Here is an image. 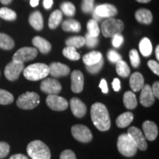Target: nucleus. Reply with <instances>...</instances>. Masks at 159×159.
<instances>
[{
  "instance_id": "nucleus-29",
  "label": "nucleus",
  "mask_w": 159,
  "mask_h": 159,
  "mask_svg": "<svg viewBox=\"0 0 159 159\" xmlns=\"http://www.w3.org/2000/svg\"><path fill=\"white\" fill-rule=\"evenodd\" d=\"M139 49H140L141 53L145 57L150 56L152 53V43L150 39L148 38H144L139 43Z\"/></svg>"
},
{
  "instance_id": "nucleus-7",
  "label": "nucleus",
  "mask_w": 159,
  "mask_h": 159,
  "mask_svg": "<svg viewBox=\"0 0 159 159\" xmlns=\"http://www.w3.org/2000/svg\"><path fill=\"white\" fill-rule=\"evenodd\" d=\"M38 55V50L34 47H22L13 55V61L24 63L35 59Z\"/></svg>"
},
{
  "instance_id": "nucleus-14",
  "label": "nucleus",
  "mask_w": 159,
  "mask_h": 159,
  "mask_svg": "<svg viewBox=\"0 0 159 159\" xmlns=\"http://www.w3.org/2000/svg\"><path fill=\"white\" fill-rule=\"evenodd\" d=\"M94 12L101 18H111L115 16L118 13L116 7L111 4H103L95 8Z\"/></svg>"
},
{
  "instance_id": "nucleus-43",
  "label": "nucleus",
  "mask_w": 159,
  "mask_h": 159,
  "mask_svg": "<svg viewBox=\"0 0 159 159\" xmlns=\"http://www.w3.org/2000/svg\"><path fill=\"white\" fill-rule=\"evenodd\" d=\"M112 39V44L114 47L116 48H118V47H120L121 45L122 44L123 41H124V38L122 35L117 34L115 35L114 36H113Z\"/></svg>"
},
{
  "instance_id": "nucleus-44",
  "label": "nucleus",
  "mask_w": 159,
  "mask_h": 159,
  "mask_svg": "<svg viewBox=\"0 0 159 159\" xmlns=\"http://www.w3.org/2000/svg\"><path fill=\"white\" fill-rule=\"evenodd\" d=\"M60 159H77L75 152L70 150H64L61 152Z\"/></svg>"
},
{
  "instance_id": "nucleus-30",
  "label": "nucleus",
  "mask_w": 159,
  "mask_h": 159,
  "mask_svg": "<svg viewBox=\"0 0 159 159\" xmlns=\"http://www.w3.org/2000/svg\"><path fill=\"white\" fill-rule=\"evenodd\" d=\"M116 72L119 76L123 77H127L130 75V69L129 68L128 65L125 61L120 60L118 62H116Z\"/></svg>"
},
{
  "instance_id": "nucleus-47",
  "label": "nucleus",
  "mask_w": 159,
  "mask_h": 159,
  "mask_svg": "<svg viewBox=\"0 0 159 159\" xmlns=\"http://www.w3.org/2000/svg\"><path fill=\"white\" fill-rule=\"evenodd\" d=\"M99 87L101 89V90L104 94H107L108 92V85H107V83L106 80L104 79L101 80L100 83H99Z\"/></svg>"
},
{
  "instance_id": "nucleus-38",
  "label": "nucleus",
  "mask_w": 159,
  "mask_h": 159,
  "mask_svg": "<svg viewBox=\"0 0 159 159\" xmlns=\"http://www.w3.org/2000/svg\"><path fill=\"white\" fill-rule=\"evenodd\" d=\"M94 0H83L81 8L85 13H90L94 10Z\"/></svg>"
},
{
  "instance_id": "nucleus-41",
  "label": "nucleus",
  "mask_w": 159,
  "mask_h": 159,
  "mask_svg": "<svg viewBox=\"0 0 159 159\" xmlns=\"http://www.w3.org/2000/svg\"><path fill=\"white\" fill-rule=\"evenodd\" d=\"M10 152V145L7 143L0 142V158H4Z\"/></svg>"
},
{
  "instance_id": "nucleus-31",
  "label": "nucleus",
  "mask_w": 159,
  "mask_h": 159,
  "mask_svg": "<svg viewBox=\"0 0 159 159\" xmlns=\"http://www.w3.org/2000/svg\"><path fill=\"white\" fill-rule=\"evenodd\" d=\"M66 44L67 47H71L74 48H80L85 45V38L83 36L71 37L66 40Z\"/></svg>"
},
{
  "instance_id": "nucleus-9",
  "label": "nucleus",
  "mask_w": 159,
  "mask_h": 159,
  "mask_svg": "<svg viewBox=\"0 0 159 159\" xmlns=\"http://www.w3.org/2000/svg\"><path fill=\"white\" fill-rule=\"evenodd\" d=\"M25 69L24 63H20L12 61L6 66L5 69V76L10 81H14L19 78L21 71Z\"/></svg>"
},
{
  "instance_id": "nucleus-33",
  "label": "nucleus",
  "mask_w": 159,
  "mask_h": 159,
  "mask_svg": "<svg viewBox=\"0 0 159 159\" xmlns=\"http://www.w3.org/2000/svg\"><path fill=\"white\" fill-rule=\"evenodd\" d=\"M63 54L66 57L71 61H77L80 58V55L76 51V49L71 47H66L63 49Z\"/></svg>"
},
{
  "instance_id": "nucleus-20",
  "label": "nucleus",
  "mask_w": 159,
  "mask_h": 159,
  "mask_svg": "<svg viewBox=\"0 0 159 159\" xmlns=\"http://www.w3.org/2000/svg\"><path fill=\"white\" fill-rule=\"evenodd\" d=\"M32 42H33V44L35 47H37L39 49V51L41 53H43V54L49 52L52 49L50 43L46 39L40 36H35V38H33Z\"/></svg>"
},
{
  "instance_id": "nucleus-32",
  "label": "nucleus",
  "mask_w": 159,
  "mask_h": 159,
  "mask_svg": "<svg viewBox=\"0 0 159 159\" xmlns=\"http://www.w3.org/2000/svg\"><path fill=\"white\" fill-rule=\"evenodd\" d=\"M87 29H88L89 34L93 37H98L100 33V29H99L98 23L94 19L89 20L87 23Z\"/></svg>"
},
{
  "instance_id": "nucleus-12",
  "label": "nucleus",
  "mask_w": 159,
  "mask_h": 159,
  "mask_svg": "<svg viewBox=\"0 0 159 159\" xmlns=\"http://www.w3.org/2000/svg\"><path fill=\"white\" fill-rule=\"evenodd\" d=\"M61 86L58 80L52 78H47L43 80L41 84V90L43 93L49 94H57L61 92Z\"/></svg>"
},
{
  "instance_id": "nucleus-40",
  "label": "nucleus",
  "mask_w": 159,
  "mask_h": 159,
  "mask_svg": "<svg viewBox=\"0 0 159 159\" xmlns=\"http://www.w3.org/2000/svg\"><path fill=\"white\" fill-rule=\"evenodd\" d=\"M98 42L99 40L97 37L91 36V35H89V33H87V34L85 35V44H86L88 47H91V48L95 47L97 44H98Z\"/></svg>"
},
{
  "instance_id": "nucleus-1",
  "label": "nucleus",
  "mask_w": 159,
  "mask_h": 159,
  "mask_svg": "<svg viewBox=\"0 0 159 159\" xmlns=\"http://www.w3.org/2000/svg\"><path fill=\"white\" fill-rule=\"evenodd\" d=\"M91 120L100 131H106L111 128V119L108 109L105 105L96 102L91 108Z\"/></svg>"
},
{
  "instance_id": "nucleus-39",
  "label": "nucleus",
  "mask_w": 159,
  "mask_h": 159,
  "mask_svg": "<svg viewBox=\"0 0 159 159\" xmlns=\"http://www.w3.org/2000/svg\"><path fill=\"white\" fill-rule=\"evenodd\" d=\"M103 63H104V61L103 59L101 60L99 62L95 64L91 65V66H86V69L89 72L91 73V74H97L99 71L101 70L103 66Z\"/></svg>"
},
{
  "instance_id": "nucleus-55",
  "label": "nucleus",
  "mask_w": 159,
  "mask_h": 159,
  "mask_svg": "<svg viewBox=\"0 0 159 159\" xmlns=\"http://www.w3.org/2000/svg\"><path fill=\"white\" fill-rule=\"evenodd\" d=\"M136 1L140 3H148L149 2H150L151 0H136Z\"/></svg>"
},
{
  "instance_id": "nucleus-53",
  "label": "nucleus",
  "mask_w": 159,
  "mask_h": 159,
  "mask_svg": "<svg viewBox=\"0 0 159 159\" xmlns=\"http://www.w3.org/2000/svg\"><path fill=\"white\" fill-rule=\"evenodd\" d=\"M12 1H13V0H0V2H1L2 4H3V5H9L10 3H11Z\"/></svg>"
},
{
  "instance_id": "nucleus-18",
  "label": "nucleus",
  "mask_w": 159,
  "mask_h": 159,
  "mask_svg": "<svg viewBox=\"0 0 159 159\" xmlns=\"http://www.w3.org/2000/svg\"><path fill=\"white\" fill-rule=\"evenodd\" d=\"M145 137L149 141H154L158 134V127L155 122L151 121H145L142 125Z\"/></svg>"
},
{
  "instance_id": "nucleus-28",
  "label": "nucleus",
  "mask_w": 159,
  "mask_h": 159,
  "mask_svg": "<svg viewBox=\"0 0 159 159\" xmlns=\"http://www.w3.org/2000/svg\"><path fill=\"white\" fill-rule=\"evenodd\" d=\"M14 45V41L11 37L5 33H0V48L5 49V50H9V49H13Z\"/></svg>"
},
{
  "instance_id": "nucleus-35",
  "label": "nucleus",
  "mask_w": 159,
  "mask_h": 159,
  "mask_svg": "<svg viewBox=\"0 0 159 159\" xmlns=\"http://www.w3.org/2000/svg\"><path fill=\"white\" fill-rule=\"evenodd\" d=\"M14 97L11 93L4 89H0V104L9 105L13 102Z\"/></svg>"
},
{
  "instance_id": "nucleus-5",
  "label": "nucleus",
  "mask_w": 159,
  "mask_h": 159,
  "mask_svg": "<svg viewBox=\"0 0 159 159\" xmlns=\"http://www.w3.org/2000/svg\"><path fill=\"white\" fill-rule=\"evenodd\" d=\"M117 148L121 154L126 157H131L136 153L138 148L128 134H121L118 138Z\"/></svg>"
},
{
  "instance_id": "nucleus-23",
  "label": "nucleus",
  "mask_w": 159,
  "mask_h": 159,
  "mask_svg": "<svg viewBox=\"0 0 159 159\" xmlns=\"http://www.w3.org/2000/svg\"><path fill=\"white\" fill-rule=\"evenodd\" d=\"M102 59L101 52L97 51H92L88 54L85 55L83 57V61L86 66H91L97 63Z\"/></svg>"
},
{
  "instance_id": "nucleus-19",
  "label": "nucleus",
  "mask_w": 159,
  "mask_h": 159,
  "mask_svg": "<svg viewBox=\"0 0 159 159\" xmlns=\"http://www.w3.org/2000/svg\"><path fill=\"white\" fill-rule=\"evenodd\" d=\"M144 85V80L142 75L139 72H134L130 76V85L134 91H139L142 90Z\"/></svg>"
},
{
  "instance_id": "nucleus-49",
  "label": "nucleus",
  "mask_w": 159,
  "mask_h": 159,
  "mask_svg": "<svg viewBox=\"0 0 159 159\" xmlns=\"http://www.w3.org/2000/svg\"><path fill=\"white\" fill-rule=\"evenodd\" d=\"M43 4L46 9H50L53 5V0H43Z\"/></svg>"
},
{
  "instance_id": "nucleus-45",
  "label": "nucleus",
  "mask_w": 159,
  "mask_h": 159,
  "mask_svg": "<svg viewBox=\"0 0 159 159\" xmlns=\"http://www.w3.org/2000/svg\"><path fill=\"white\" fill-rule=\"evenodd\" d=\"M148 65L149 68L152 71V72L157 75H159V64L158 62L152 61V60H150V61H148Z\"/></svg>"
},
{
  "instance_id": "nucleus-6",
  "label": "nucleus",
  "mask_w": 159,
  "mask_h": 159,
  "mask_svg": "<svg viewBox=\"0 0 159 159\" xmlns=\"http://www.w3.org/2000/svg\"><path fill=\"white\" fill-rule=\"evenodd\" d=\"M40 102V97L35 92H25L20 95L16 101V105L23 110H31L35 108Z\"/></svg>"
},
{
  "instance_id": "nucleus-37",
  "label": "nucleus",
  "mask_w": 159,
  "mask_h": 159,
  "mask_svg": "<svg viewBox=\"0 0 159 159\" xmlns=\"http://www.w3.org/2000/svg\"><path fill=\"white\" fill-rule=\"evenodd\" d=\"M129 56H130V63L134 68H137L140 64V57H139L138 52L136 49H132L130 51L129 53Z\"/></svg>"
},
{
  "instance_id": "nucleus-3",
  "label": "nucleus",
  "mask_w": 159,
  "mask_h": 159,
  "mask_svg": "<svg viewBox=\"0 0 159 159\" xmlns=\"http://www.w3.org/2000/svg\"><path fill=\"white\" fill-rule=\"evenodd\" d=\"M27 152L32 159H50L51 153L48 147L41 141L35 140L27 145Z\"/></svg>"
},
{
  "instance_id": "nucleus-51",
  "label": "nucleus",
  "mask_w": 159,
  "mask_h": 159,
  "mask_svg": "<svg viewBox=\"0 0 159 159\" xmlns=\"http://www.w3.org/2000/svg\"><path fill=\"white\" fill-rule=\"evenodd\" d=\"M30 5L32 7H35L39 5V0H30Z\"/></svg>"
},
{
  "instance_id": "nucleus-48",
  "label": "nucleus",
  "mask_w": 159,
  "mask_h": 159,
  "mask_svg": "<svg viewBox=\"0 0 159 159\" xmlns=\"http://www.w3.org/2000/svg\"><path fill=\"white\" fill-rule=\"evenodd\" d=\"M112 85H113V89L115 91H119L120 90L121 88V85H120V81L118 78H115L114 80L112 83Z\"/></svg>"
},
{
  "instance_id": "nucleus-13",
  "label": "nucleus",
  "mask_w": 159,
  "mask_h": 159,
  "mask_svg": "<svg viewBox=\"0 0 159 159\" xmlns=\"http://www.w3.org/2000/svg\"><path fill=\"white\" fill-rule=\"evenodd\" d=\"M71 91L74 93H80L84 85V77L79 70H75L71 73Z\"/></svg>"
},
{
  "instance_id": "nucleus-22",
  "label": "nucleus",
  "mask_w": 159,
  "mask_h": 159,
  "mask_svg": "<svg viewBox=\"0 0 159 159\" xmlns=\"http://www.w3.org/2000/svg\"><path fill=\"white\" fill-rule=\"evenodd\" d=\"M136 19L139 22L146 24H150L152 22V13L147 9H140L136 11V14H135Z\"/></svg>"
},
{
  "instance_id": "nucleus-10",
  "label": "nucleus",
  "mask_w": 159,
  "mask_h": 159,
  "mask_svg": "<svg viewBox=\"0 0 159 159\" xmlns=\"http://www.w3.org/2000/svg\"><path fill=\"white\" fill-rule=\"evenodd\" d=\"M46 102L49 108L54 111H64L68 108V101L57 94H49L47 97Z\"/></svg>"
},
{
  "instance_id": "nucleus-26",
  "label": "nucleus",
  "mask_w": 159,
  "mask_h": 159,
  "mask_svg": "<svg viewBox=\"0 0 159 159\" xmlns=\"http://www.w3.org/2000/svg\"><path fill=\"white\" fill-rule=\"evenodd\" d=\"M62 28L66 32H75L78 33L81 30V25L80 22L75 19L66 20L62 24Z\"/></svg>"
},
{
  "instance_id": "nucleus-27",
  "label": "nucleus",
  "mask_w": 159,
  "mask_h": 159,
  "mask_svg": "<svg viewBox=\"0 0 159 159\" xmlns=\"http://www.w3.org/2000/svg\"><path fill=\"white\" fill-rule=\"evenodd\" d=\"M125 106L128 109H134L137 106V99L132 91H127L123 97Z\"/></svg>"
},
{
  "instance_id": "nucleus-11",
  "label": "nucleus",
  "mask_w": 159,
  "mask_h": 159,
  "mask_svg": "<svg viewBox=\"0 0 159 159\" xmlns=\"http://www.w3.org/2000/svg\"><path fill=\"white\" fill-rule=\"evenodd\" d=\"M128 134L136 144L137 148L142 151L147 150L148 144H147L146 139H145L144 135L143 134L142 130L136 127H131L128 129Z\"/></svg>"
},
{
  "instance_id": "nucleus-21",
  "label": "nucleus",
  "mask_w": 159,
  "mask_h": 159,
  "mask_svg": "<svg viewBox=\"0 0 159 159\" xmlns=\"http://www.w3.org/2000/svg\"><path fill=\"white\" fill-rule=\"evenodd\" d=\"M29 22L35 30H41L43 27L42 14L39 11H34L30 16Z\"/></svg>"
},
{
  "instance_id": "nucleus-54",
  "label": "nucleus",
  "mask_w": 159,
  "mask_h": 159,
  "mask_svg": "<svg viewBox=\"0 0 159 159\" xmlns=\"http://www.w3.org/2000/svg\"><path fill=\"white\" fill-rule=\"evenodd\" d=\"M159 46H157L156 49V56L157 57V59L159 60Z\"/></svg>"
},
{
  "instance_id": "nucleus-25",
  "label": "nucleus",
  "mask_w": 159,
  "mask_h": 159,
  "mask_svg": "<svg viewBox=\"0 0 159 159\" xmlns=\"http://www.w3.org/2000/svg\"><path fill=\"white\" fill-rule=\"evenodd\" d=\"M62 12L59 11V10H56V11H53L49 18L48 26L49 28L53 30L58 27V25L61 24V21H62Z\"/></svg>"
},
{
  "instance_id": "nucleus-52",
  "label": "nucleus",
  "mask_w": 159,
  "mask_h": 159,
  "mask_svg": "<svg viewBox=\"0 0 159 159\" xmlns=\"http://www.w3.org/2000/svg\"><path fill=\"white\" fill-rule=\"evenodd\" d=\"M93 17H94V19L95 20V21H99V20H100L101 19H102V18H101V17H99V16L97 15L96 13H95L94 11V12H93Z\"/></svg>"
},
{
  "instance_id": "nucleus-4",
  "label": "nucleus",
  "mask_w": 159,
  "mask_h": 159,
  "mask_svg": "<svg viewBox=\"0 0 159 159\" xmlns=\"http://www.w3.org/2000/svg\"><path fill=\"white\" fill-rule=\"evenodd\" d=\"M124 30V24L121 20L114 18L105 19L101 25V31L105 38H111L120 34Z\"/></svg>"
},
{
  "instance_id": "nucleus-36",
  "label": "nucleus",
  "mask_w": 159,
  "mask_h": 159,
  "mask_svg": "<svg viewBox=\"0 0 159 159\" xmlns=\"http://www.w3.org/2000/svg\"><path fill=\"white\" fill-rule=\"evenodd\" d=\"M61 12L67 16H73L75 14V7L72 3L69 2H65L61 4Z\"/></svg>"
},
{
  "instance_id": "nucleus-17",
  "label": "nucleus",
  "mask_w": 159,
  "mask_h": 159,
  "mask_svg": "<svg viewBox=\"0 0 159 159\" xmlns=\"http://www.w3.org/2000/svg\"><path fill=\"white\" fill-rule=\"evenodd\" d=\"M49 69V74L55 77L66 76L70 72V69L68 66L61 63H52Z\"/></svg>"
},
{
  "instance_id": "nucleus-50",
  "label": "nucleus",
  "mask_w": 159,
  "mask_h": 159,
  "mask_svg": "<svg viewBox=\"0 0 159 159\" xmlns=\"http://www.w3.org/2000/svg\"><path fill=\"white\" fill-rule=\"evenodd\" d=\"M9 159H28L27 156L22 154H16L12 156Z\"/></svg>"
},
{
  "instance_id": "nucleus-46",
  "label": "nucleus",
  "mask_w": 159,
  "mask_h": 159,
  "mask_svg": "<svg viewBox=\"0 0 159 159\" xmlns=\"http://www.w3.org/2000/svg\"><path fill=\"white\" fill-rule=\"evenodd\" d=\"M151 89H152V94H153L154 97H156V98H159V83L158 81L153 83L152 87Z\"/></svg>"
},
{
  "instance_id": "nucleus-42",
  "label": "nucleus",
  "mask_w": 159,
  "mask_h": 159,
  "mask_svg": "<svg viewBox=\"0 0 159 159\" xmlns=\"http://www.w3.org/2000/svg\"><path fill=\"white\" fill-rule=\"evenodd\" d=\"M108 58L111 63H116L122 60V56L116 51L111 49L108 53Z\"/></svg>"
},
{
  "instance_id": "nucleus-8",
  "label": "nucleus",
  "mask_w": 159,
  "mask_h": 159,
  "mask_svg": "<svg viewBox=\"0 0 159 159\" xmlns=\"http://www.w3.org/2000/svg\"><path fill=\"white\" fill-rule=\"evenodd\" d=\"M73 137L81 142H89L92 140L93 136L91 130L86 126L83 125H76L71 128Z\"/></svg>"
},
{
  "instance_id": "nucleus-34",
  "label": "nucleus",
  "mask_w": 159,
  "mask_h": 159,
  "mask_svg": "<svg viewBox=\"0 0 159 159\" xmlns=\"http://www.w3.org/2000/svg\"><path fill=\"white\" fill-rule=\"evenodd\" d=\"M0 17L7 21H14L16 19V13L8 7L0 8Z\"/></svg>"
},
{
  "instance_id": "nucleus-24",
  "label": "nucleus",
  "mask_w": 159,
  "mask_h": 159,
  "mask_svg": "<svg viewBox=\"0 0 159 159\" xmlns=\"http://www.w3.org/2000/svg\"><path fill=\"white\" fill-rule=\"evenodd\" d=\"M134 120V114L131 112H125L116 119V124L119 128H124L130 125Z\"/></svg>"
},
{
  "instance_id": "nucleus-16",
  "label": "nucleus",
  "mask_w": 159,
  "mask_h": 159,
  "mask_svg": "<svg viewBox=\"0 0 159 159\" xmlns=\"http://www.w3.org/2000/svg\"><path fill=\"white\" fill-rule=\"evenodd\" d=\"M140 102L143 106L150 107L155 102V97L152 94V89L149 85H144L140 94Z\"/></svg>"
},
{
  "instance_id": "nucleus-15",
  "label": "nucleus",
  "mask_w": 159,
  "mask_h": 159,
  "mask_svg": "<svg viewBox=\"0 0 159 159\" xmlns=\"http://www.w3.org/2000/svg\"><path fill=\"white\" fill-rule=\"evenodd\" d=\"M70 107L73 115L77 118H82L86 114V105L76 97H74L70 100Z\"/></svg>"
},
{
  "instance_id": "nucleus-2",
  "label": "nucleus",
  "mask_w": 159,
  "mask_h": 159,
  "mask_svg": "<svg viewBox=\"0 0 159 159\" xmlns=\"http://www.w3.org/2000/svg\"><path fill=\"white\" fill-rule=\"evenodd\" d=\"M24 76L31 81H36L44 78L49 74V66L45 63H34L28 66L23 70Z\"/></svg>"
}]
</instances>
